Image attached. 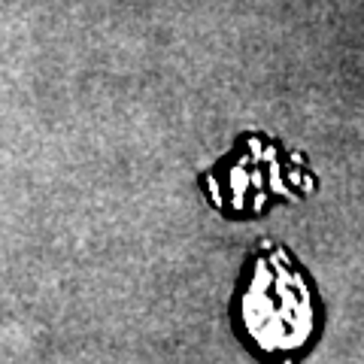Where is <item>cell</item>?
Masks as SVG:
<instances>
[{
  "mask_svg": "<svg viewBox=\"0 0 364 364\" xmlns=\"http://www.w3.org/2000/svg\"><path fill=\"white\" fill-rule=\"evenodd\" d=\"M237 331L264 361H294L318 334V301L310 279L282 249L255 255L234 301Z\"/></svg>",
  "mask_w": 364,
  "mask_h": 364,
  "instance_id": "obj_1",
  "label": "cell"
}]
</instances>
